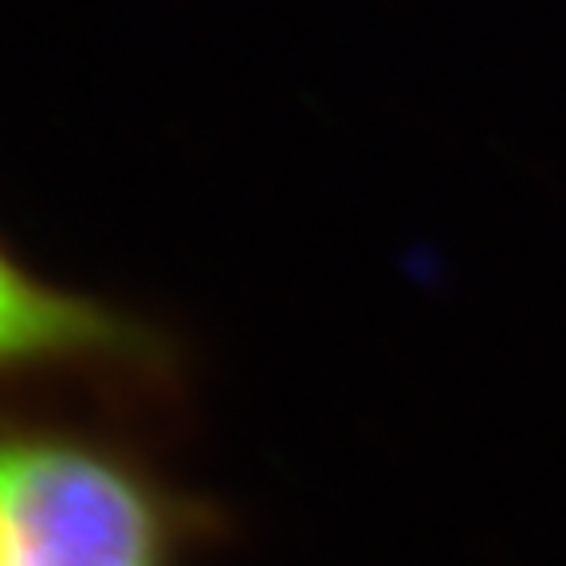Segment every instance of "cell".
I'll use <instances>...</instances> for the list:
<instances>
[{"instance_id": "obj_1", "label": "cell", "mask_w": 566, "mask_h": 566, "mask_svg": "<svg viewBox=\"0 0 566 566\" xmlns=\"http://www.w3.org/2000/svg\"><path fill=\"white\" fill-rule=\"evenodd\" d=\"M83 401H0V566H193L229 512Z\"/></svg>"}, {"instance_id": "obj_2", "label": "cell", "mask_w": 566, "mask_h": 566, "mask_svg": "<svg viewBox=\"0 0 566 566\" xmlns=\"http://www.w3.org/2000/svg\"><path fill=\"white\" fill-rule=\"evenodd\" d=\"M0 401L181 413L189 350L146 311L40 275L0 237Z\"/></svg>"}]
</instances>
